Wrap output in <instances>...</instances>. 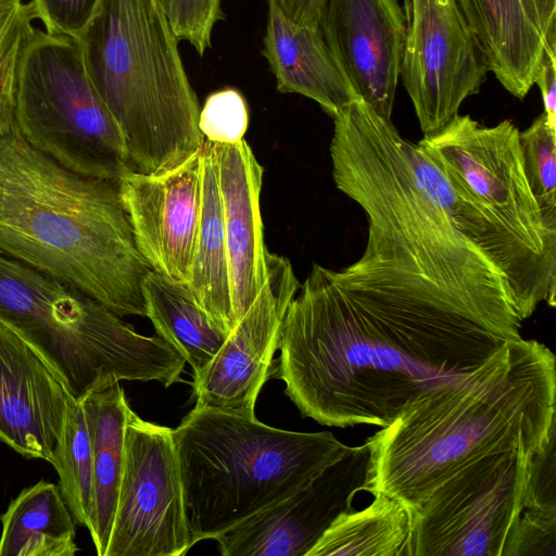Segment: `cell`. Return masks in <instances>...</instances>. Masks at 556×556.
<instances>
[{
	"label": "cell",
	"mask_w": 556,
	"mask_h": 556,
	"mask_svg": "<svg viewBox=\"0 0 556 556\" xmlns=\"http://www.w3.org/2000/svg\"><path fill=\"white\" fill-rule=\"evenodd\" d=\"M342 192L367 216L365 250L339 270L312 267L286 311L273 376L320 425L383 428L520 340L522 320L502 274L409 169L356 173Z\"/></svg>",
	"instance_id": "6da1fadb"
},
{
	"label": "cell",
	"mask_w": 556,
	"mask_h": 556,
	"mask_svg": "<svg viewBox=\"0 0 556 556\" xmlns=\"http://www.w3.org/2000/svg\"><path fill=\"white\" fill-rule=\"evenodd\" d=\"M555 429V355L521 338L463 379L421 395L369 437L366 491L414 508L478 458L502 451L533 456Z\"/></svg>",
	"instance_id": "7a4b0ae2"
},
{
	"label": "cell",
	"mask_w": 556,
	"mask_h": 556,
	"mask_svg": "<svg viewBox=\"0 0 556 556\" xmlns=\"http://www.w3.org/2000/svg\"><path fill=\"white\" fill-rule=\"evenodd\" d=\"M0 251L116 315L144 316L140 254L117 180L84 176L0 134Z\"/></svg>",
	"instance_id": "3957f363"
},
{
	"label": "cell",
	"mask_w": 556,
	"mask_h": 556,
	"mask_svg": "<svg viewBox=\"0 0 556 556\" xmlns=\"http://www.w3.org/2000/svg\"><path fill=\"white\" fill-rule=\"evenodd\" d=\"M76 40L131 170L160 174L203 147L199 100L156 0H100Z\"/></svg>",
	"instance_id": "277c9868"
},
{
	"label": "cell",
	"mask_w": 556,
	"mask_h": 556,
	"mask_svg": "<svg viewBox=\"0 0 556 556\" xmlns=\"http://www.w3.org/2000/svg\"><path fill=\"white\" fill-rule=\"evenodd\" d=\"M174 438L193 545L292 495L353 447L329 431H288L195 406Z\"/></svg>",
	"instance_id": "5b68a950"
},
{
	"label": "cell",
	"mask_w": 556,
	"mask_h": 556,
	"mask_svg": "<svg viewBox=\"0 0 556 556\" xmlns=\"http://www.w3.org/2000/svg\"><path fill=\"white\" fill-rule=\"evenodd\" d=\"M0 317L76 400L127 381H180L181 354L79 290L0 251Z\"/></svg>",
	"instance_id": "8992f818"
},
{
	"label": "cell",
	"mask_w": 556,
	"mask_h": 556,
	"mask_svg": "<svg viewBox=\"0 0 556 556\" xmlns=\"http://www.w3.org/2000/svg\"><path fill=\"white\" fill-rule=\"evenodd\" d=\"M14 123L31 147L72 172L118 180L131 170L121 131L72 37L34 29L18 66Z\"/></svg>",
	"instance_id": "52a82bcc"
},
{
	"label": "cell",
	"mask_w": 556,
	"mask_h": 556,
	"mask_svg": "<svg viewBox=\"0 0 556 556\" xmlns=\"http://www.w3.org/2000/svg\"><path fill=\"white\" fill-rule=\"evenodd\" d=\"M521 451L478 458L410 508L409 556H503L523 510L528 463Z\"/></svg>",
	"instance_id": "ba28073f"
},
{
	"label": "cell",
	"mask_w": 556,
	"mask_h": 556,
	"mask_svg": "<svg viewBox=\"0 0 556 556\" xmlns=\"http://www.w3.org/2000/svg\"><path fill=\"white\" fill-rule=\"evenodd\" d=\"M418 144L548 269L556 271V230L551 229L523 170L519 129L509 119L482 126L457 114Z\"/></svg>",
	"instance_id": "9c48e42d"
},
{
	"label": "cell",
	"mask_w": 556,
	"mask_h": 556,
	"mask_svg": "<svg viewBox=\"0 0 556 556\" xmlns=\"http://www.w3.org/2000/svg\"><path fill=\"white\" fill-rule=\"evenodd\" d=\"M124 466L104 556H182L192 546L174 429L149 422L131 408Z\"/></svg>",
	"instance_id": "30bf717a"
},
{
	"label": "cell",
	"mask_w": 556,
	"mask_h": 556,
	"mask_svg": "<svg viewBox=\"0 0 556 556\" xmlns=\"http://www.w3.org/2000/svg\"><path fill=\"white\" fill-rule=\"evenodd\" d=\"M402 81L425 135L445 127L479 93L488 68L458 0H403Z\"/></svg>",
	"instance_id": "8fae6325"
},
{
	"label": "cell",
	"mask_w": 556,
	"mask_h": 556,
	"mask_svg": "<svg viewBox=\"0 0 556 556\" xmlns=\"http://www.w3.org/2000/svg\"><path fill=\"white\" fill-rule=\"evenodd\" d=\"M299 288L290 261L267 251L260 293L206 367L193 376L195 407L255 418L260 391L274 375L283 317Z\"/></svg>",
	"instance_id": "7c38bea8"
},
{
	"label": "cell",
	"mask_w": 556,
	"mask_h": 556,
	"mask_svg": "<svg viewBox=\"0 0 556 556\" xmlns=\"http://www.w3.org/2000/svg\"><path fill=\"white\" fill-rule=\"evenodd\" d=\"M369 448L353 446L312 482L215 539L223 556H306L366 491Z\"/></svg>",
	"instance_id": "4fadbf2b"
},
{
	"label": "cell",
	"mask_w": 556,
	"mask_h": 556,
	"mask_svg": "<svg viewBox=\"0 0 556 556\" xmlns=\"http://www.w3.org/2000/svg\"><path fill=\"white\" fill-rule=\"evenodd\" d=\"M117 185L137 248L150 268L187 283L201 214L202 148L160 174L129 170Z\"/></svg>",
	"instance_id": "5bb4252c"
},
{
	"label": "cell",
	"mask_w": 556,
	"mask_h": 556,
	"mask_svg": "<svg viewBox=\"0 0 556 556\" xmlns=\"http://www.w3.org/2000/svg\"><path fill=\"white\" fill-rule=\"evenodd\" d=\"M318 27L356 96L391 119L406 34L399 0H324Z\"/></svg>",
	"instance_id": "9a60e30c"
},
{
	"label": "cell",
	"mask_w": 556,
	"mask_h": 556,
	"mask_svg": "<svg viewBox=\"0 0 556 556\" xmlns=\"http://www.w3.org/2000/svg\"><path fill=\"white\" fill-rule=\"evenodd\" d=\"M72 395L29 343L0 317V440L51 462Z\"/></svg>",
	"instance_id": "2e32d148"
},
{
	"label": "cell",
	"mask_w": 556,
	"mask_h": 556,
	"mask_svg": "<svg viewBox=\"0 0 556 556\" xmlns=\"http://www.w3.org/2000/svg\"><path fill=\"white\" fill-rule=\"evenodd\" d=\"M488 72L523 100L556 47V0H458Z\"/></svg>",
	"instance_id": "e0dca14e"
},
{
	"label": "cell",
	"mask_w": 556,
	"mask_h": 556,
	"mask_svg": "<svg viewBox=\"0 0 556 556\" xmlns=\"http://www.w3.org/2000/svg\"><path fill=\"white\" fill-rule=\"evenodd\" d=\"M217 180L236 324L252 305L266 278L267 248L260 210L264 168L248 142L215 144Z\"/></svg>",
	"instance_id": "ac0fdd59"
},
{
	"label": "cell",
	"mask_w": 556,
	"mask_h": 556,
	"mask_svg": "<svg viewBox=\"0 0 556 556\" xmlns=\"http://www.w3.org/2000/svg\"><path fill=\"white\" fill-rule=\"evenodd\" d=\"M262 54L279 92L306 97L332 118L359 99L334 63L320 28L290 20L278 0H267Z\"/></svg>",
	"instance_id": "d6986e66"
},
{
	"label": "cell",
	"mask_w": 556,
	"mask_h": 556,
	"mask_svg": "<svg viewBox=\"0 0 556 556\" xmlns=\"http://www.w3.org/2000/svg\"><path fill=\"white\" fill-rule=\"evenodd\" d=\"M93 462V516L89 530L98 556H104L112 531L124 466L125 428L130 409L119 383L83 400Z\"/></svg>",
	"instance_id": "ffe728a7"
},
{
	"label": "cell",
	"mask_w": 556,
	"mask_h": 556,
	"mask_svg": "<svg viewBox=\"0 0 556 556\" xmlns=\"http://www.w3.org/2000/svg\"><path fill=\"white\" fill-rule=\"evenodd\" d=\"M199 305L228 333L236 326L231 304L217 165L212 142L202 147V198L199 230L187 282Z\"/></svg>",
	"instance_id": "44dd1931"
},
{
	"label": "cell",
	"mask_w": 556,
	"mask_h": 556,
	"mask_svg": "<svg viewBox=\"0 0 556 556\" xmlns=\"http://www.w3.org/2000/svg\"><path fill=\"white\" fill-rule=\"evenodd\" d=\"M142 294L156 334L170 343L199 375L214 357L228 332L199 305L186 282L151 270Z\"/></svg>",
	"instance_id": "7402d4cb"
},
{
	"label": "cell",
	"mask_w": 556,
	"mask_h": 556,
	"mask_svg": "<svg viewBox=\"0 0 556 556\" xmlns=\"http://www.w3.org/2000/svg\"><path fill=\"white\" fill-rule=\"evenodd\" d=\"M0 556H74L75 521L59 485L40 480L0 516Z\"/></svg>",
	"instance_id": "603a6c76"
},
{
	"label": "cell",
	"mask_w": 556,
	"mask_h": 556,
	"mask_svg": "<svg viewBox=\"0 0 556 556\" xmlns=\"http://www.w3.org/2000/svg\"><path fill=\"white\" fill-rule=\"evenodd\" d=\"M412 509L375 493L361 510L339 515L306 556H409Z\"/></svg>",
	"instance_id": "cb8c5ba5"
},
{
	"label": "cell",
	"mask_w": 556,
	"mask_h": 556,
	"mask_svg": "<svg viewBox=\"0 0 556 556\" xmlns=\"http://www.w3.org/2000/svg\"><path fill=\"white\" fill-rule=\"evenodd\" d=\"M50 464L74 521L90 530L94 503L92 450L83 403L73 396Z\"/></svg>",
	"instance_id": "d4e9b609"
},
{
	"label": "cell",
	"mask_w": 556,
	"mask_h": 556,
	"mask_svg": "<svg viewBox=\"0 0 556 556\" xmlns=\"http://www.w3.org/2000/svg\"><path fill=\"white\" fill-rule=\"evenodd\" d=\"M31 3L0 0V134L15 127L14 97L23 51L35 29Z\"/></svg>",
	"instance_id": "484cf974"
},
{
	"label": "cell",
	"mask_w": 556,
	"mask_h": 556,
	"mask_svg": "<svg viewBox=\"0 0 556 556\" xmlns=\"http://www.w3.org/2000/svg\"><path fill=\"white\" fill-rule=\"evenodd\" d=\"M523 170L547 226L556 230V127L545 113L519 131Z\"/></svg>",
	"instance_id": "4316f807"
},
{
	"label": "cell",
	"mask_w": 556,
	"mask_h": 556,
	"mask_svg": "<svg viewBox=\"0 0 556 556\" xmlns=\"http://www.w3.org/2000/svg\"><path fill=\"white\" fill-rule=\"evenodd\" d=\"M249 126L248 105L242 93L224 88L210 93L199 113V129L215 144H233L243 139Z\"/></svg>",
	"instance_id": "83f0119b"
},
{
	"label": "cell",
	"mask_w": 556,
	"mask_h": 556,
	"mask_svg": "<svg viewBox=\"0 0 556 556\" xmlns=\"http://www.w3.org/2000/svg\"><path fill=\"white\" fill-rule=\"evenodd\" d=\"M179 41L200 56L212 47L215 25L224 18L222 0H156Z\"/></svg>",
	"instance_id": "f1b7e54d"
},
{
	"label": "cell",
	"mask_w": 556,
	"mask_h": 556,
	"mask_svg": "<svg viewBox=\"0 0 556 556\" xmlns=\"http://www.w3.org/2000/svg\"><path fill=\"white\" fill-rule=\"evenodd\" d=\"M503 556H556V514L523 509Z\"/></svg>",
	"instance_id": "f546056e"
},
{
	"label": "cell",
	"mask_w": 556,
	"mask_h": 556,
	"mask_svg": "<svg viewBox=\"0 0 556 556\" xmlns=\"http://www.w3.org/2000/svg\"><path fill=\"white\" fill-rule=\"evenodd\" d=\"M556 429L528 463L523 509L556 514Z\"/></svg>",
	"instance_id": "4dcf8cb0"
},
{
	"label": "cell",
	"mask_w": 556,
	"mask_h": 556,
	"mask_svg": "<svg viewBox=\"0 0 556 556\" xmlns=\"http://www.w3.org/2000/svg\"><path fill=\"white\" fill-rule=\"evenodd\" d=\"M30 3L48 34L76 39L92 18L100 0H31Z\"/></svg>",
	"instance_id": "1f68e13d"
},
{
	"label": "cell",
	"mask_w": 556,
	"mask_h": 556,
	"mask_svg": "<svg viewBox=\"0 0 556 556\" xmlns=\"http://www.w3.org/2000/svg\"><path fill=\"white\" fill-rule=\"evenodd\" d=\"M534 85L540 89L544 113L549 124L556 127V47L545 52Z\"/></svg>",
	"instance_id": "d6a6232c"
},
{
	"label": "cell",
	"mask_w": 556,
	"mask_h": 556,
	"mask_svg": "<svg viewBox=\"0 0 556 556\" xmlns=\"http://www.w3.org/2000/svg\"><path fill=\"white\" fill-rule=\"evenodd\" d=\"M286 15L302 25L318 26L324 0H278Z\"/></svg>",
	"instance_id": "836d02e7"
}]
</instances>
